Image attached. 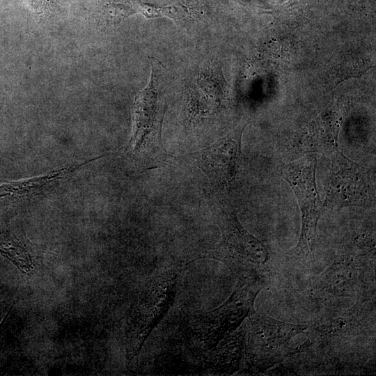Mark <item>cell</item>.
<instances>
[{
  "label": "cell",
  "mask_w": 376,
  "mask_h": 376,
  "mask_svg": "<svg viewBox=\"0 0 376 376\" xmlns=\"http://www.w3.org/2000/svg\"><path fill=\"white\" fill-rule=\"evenodd\" d=\"M150 75L146 86L136 96L133 108V130L130 141L134 154L148 152L153 155L155 149L161 152L162 125L166 107V91L168 72L155 58H150Z\"/></svg>",
  "instance_id": "1"
},
{
  "label": "cell",
  "mask_w": 376,
  "mask_h": 376,
  "mask_svg": "<svg viewBox=\"0 0 376 376\" xmlns=\"http://www.w3.org/2000/svg\"><path fill=\"white\" fill-rule=\"evenodd\" d=\"M182 267L171 269L148 282L134 304L127 325L129 356L139 353L151 331L173 302Z\"/></svg>",
  "instance_id": "2"
},
{
  "label": "cell",
  "mask_w": 376,
  "mask_h": 376,
  "mask_svg": "<svg viewBox=\"0 0 376 376\" xmlns=\"http://www.w3.org/2000/svg\"><path fill=\"white\" fill-rule=\"evenodd\" d=\"M317 155L308 153L282 166L281 176L290 184L301 214V230L296 247L299 254H311L315 246L318 222L323 212L316 185Z\"/></svg>",
  "instance_id": "3"
},
{
  "label": "cell",
  "mask_w": 376,
  "mask_h": 376,
  "mask_svg": "<svg viewBox=\"0 0 376 376\" xmlns=\"http://www.w3.org/2000/svg\"><path fill=\"white\" fill-rule=\"evenodd\" d=\"M259 285L255 279L245 276L222 306L194 318L191 325L194 336L207 348L218 344L254 311L253 304Z\"/></svg>",
  "instance_id": "4"
},
{
  "label": "cell",
  "mask_w": 376,
  "mask_h": 376,
  "mask_svg": "<svg viewBox=\"0 0 376 376\" xmlns=\"http://www.w3.org/2000/svg\"><path fill=\"white\" fill-rule=\"evenodd\" d=\"M324 205L340 208L363 205L375 198V185L370 172L338 149L328 154Z\"/></svg>",
  "instance_id": "5"
},
{
  "label": "cell",
  "mask_w": 376,
  "mask_h": 376,
  "mask_svg": "<svg viewBox=\"0 0 376 376\" xmlns=\"http://www.w3.org/2000/svg\"><path fill=\"white\" fill-rule=\"evenodd\" d=\"M217 223L221 240L214 253L217 258L248 274L256 272L266 264L269 259L267 246L242 226L234 212H221Z\"/></svg>",
  "instance_id": "6"
},
{
  "label": "cell",
  "mask_w": 376,
  "mask_h": 376,
  "mask_svg": "<svg viewBox=\"0 0 376 376\" xmlns=\"http://www.w3.org/2000/svg\"><path fill=\"white\" fill-rule=\"evenodd\" d=\"M249 317L250 324L245 329L247 334L244 348L247 361L254 366L273 361L290 340L306 328L279 322L254 311Z\"/></svg>",
  "instance_id": "7"
},
{
  "label": "cell",
  "mask_w": 376,
  "mask_h": 376,
  "mask_svg": "<svg viewBox=\"0 0 376 376\" xmlns=\"http://www.w3.org/2000/svg\"><path fill=\"white\" fill-rule=\"evenodd\" d=\"M245 126L233 130L212 146L191 154L214 187L226 188L234 180L239 168Z\"/></svg>",
  "instance_id": "8"
},
{
  "label": "cell",
  "mask_w": 376,
  "mask_h": 376,
  "mask_svg": "<svg viewBox=\"0 0 376 376\" xmlns=\"http://www.w3.org/2000/svg\"><path fill=\"white\" fill-rule=\"evenodd\" d=\"M345 110L330 108L310 123L298 138L297 149L301 152L328 155L337 150L339 129Z\"/></svg>",
  "instance_id": "9"
},
{
  "label": "cell",
  "mask_w": 376,
  "mask_h": 376,
  "mask_svg": "<svg viewBox=\"0 0 376 376\" xmlns=\"http://www.w3.org/2000/svg\"><path fill=\"white\" fill-rule=\"evenodd\" d=\"M191 3L190 0H178L167 6H158L141 0H127L121 3H110L106 9L109 21L113 24H119L134 14H140L147 19L168 17L175 22H190L197 13Z\"/></svg>",
  "instance_id": "10"
},
{
  "label": "cell",
  "mask_w": 376,
  "mask_h": 376,
  "mask_svg": "<svg viewBox=\"0 0 376 376\" xmlns=\"http://www.w3.org/2000/svg\"><path fill=\"white\" fill-rule=\"evenodd\" d=\"M223 81L220 70L214 66L203 68L192 83L193 107L206 112L219 106L224 95Z\"/></svg>",
  "instance_id": "11"
},
{
  "label": "cell",
  "mask_w": 376,
  "mask_h": 376,
  "mask_svg": "<svg viewBox=\"0 0 376 376\" xmlns=\"http://www.w3.org/2000/svg\"><path fill=\"white\" fill-rule=\"evenodd\" d=\"M358 272L352 261H341L331 266L322 276L320 290L338 296L350 295L358 283Z\"/></svg>",
  "instance_id": "12"
},
{
  "label": "cell",
  "mask_w": 376,
  "mask_h": 376,
  "mask_svg": "<svg viewBox=\"0 0 376 376\" xmlns=\"http://www.w3.org/2000/svg\"><path fill=\"white\" fill-rule=\"evenodd\" d=\"M0 253L6 256L24 273L30 272L33 268L31 257L18 241L0 240Z\"/></svg>",
  "instance_id": "13"
},
{
  "label": "cell",
  "mask_w": 376,
  "mask_h": 376,
  "mask_svg": "<svg viewBox=\"0 0 376 376\" xmlns=\"http://www.w3.org/2000/svg\"><path fill=\"white\" fill-rule=\"evenodd\" d=\"M30 6L38 13L47 11L53 0H26Z\"/></svg>",
  "instance_id": "14"
}]
</instances>
